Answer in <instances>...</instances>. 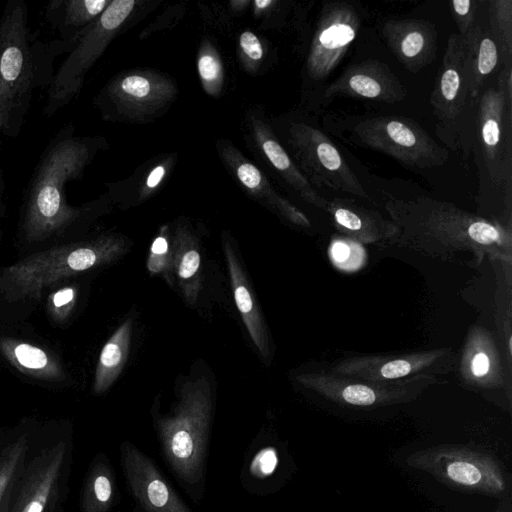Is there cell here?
<instances>
[{"instance_id": "44dd1931", "label": "cell", "mask_w": 512, "mask_h": 512, "mask_svg": "<svg viewBox=\"0 0 512 512\" xmlns=\"http://www.w3.org/2000/svg\"><path fill=\"white\" fill-rule=\"evenodd\" d=\"M71 279L50 287L43 295L48 319L62 328L71 323L80 303V284Z\"/></svg>"}, {"instance_id": "9a60e30c", "label": "cell", "mask_w": 512, "mask_h": 512, "mask_svg": "<svg viewBox=\"0 0 512 512\" xmlns=\"http://www.w3.org/2000/svg\"><path fill=\"white\" fill-rule=\"evenodd\" d=\"M382 35L397 60L413 73L434 59L437 31L429 21L391 19L382 25Z\"/></svg>"}, {"instance_id": "277c9868", "label": "cell", "mask_w": 512, "mask_h": 512, "mask_svg": "<svg viewBox=\"0 0 512 512\" xmlns=\"http://www.w3.org/2000/svg\"><path fill=\"white\" fill-rule=\"evenodd\" d=\"M205 378L184 383L171 414L157 419L164 457L176 476L187 484L203 477L212 418V397Z\"/></svg>"}, {"instance_id": "603a6c76", "label": "cell", "mask_w": 512, "mask_h": 512, "mask_svg": "<svg viewBox=\"0 0 512 512\" xmlns=\"http://www.w3.org/2000/svg\"><path fill=\"white\" fill-rule=\"evenodd\" d=\"M27 436L23 435L8 445L0 455V506L4 497L13 489L21 472L28 448Z\"/></svg>"}, {"instance_id": "d6986e66", "label": "cell", "mask_w": 512, "mask_h": 512, "mask_svg": "<svg viewBox=\"0 0 512 512\" xmlns=\"http://www.w3.org/2000/svg\"><path fill=\"white\" fill-rule=\"evenodd\" d=\"M173 271L185 300L196 303L202 287L201 255L196 240L184 230L173 241Z\"/></svg>"}, {"instance_id": "7a4b0ae2", "label": "cell", "mask_w": 512, "mask_h": 512, "mask_svg": "<svg viewBox=\"0 0 512 512\" xmlns=\"http://www.w3.org/2000/svg\"><path fill=\"white\" fill-rule=\"evenodd\" d=\"M24 0L6 2L0 18V136L16 138L27 119L34 90L49 85L57 47L33 41Z\"/></svg>"}, {"instance_id": "836d02e7", "label": "cell", "mask_w": 512, "mask_h": 512, "mask_svg": "<svg viewBox=\"0 0 512 512\" xmlns=\"http://www.w3.org/2000/svg\"><path fill=\"white\" fill-rule=\"evenodd\" d=\"M505 97L507 103L512 106V63L511 58H506L504 66L498 76L496 87Z\"/></svg>"}, {"instance_id": "4316f807", "label": "cell", "mask_w": 512, "mask_h": 512, "mask_svg": "<svg viewBox=\"0 0 512 512\" xmlns=\"http://www.w3.org/2000/svg\"><path fill=\"white\" fill-rule=\"evenodd\" d=\"M477 4L475 0H454L450 3L452 16L459 30L458 35L462 40H465L478 24Z\"/></svg>"}, {"instance_id": "ac0fdd59", "label": "cell", "mask_w": 512, "mask_h": 512, "mask_svg": "<svg viewBox=\"0 0 512 512\" xmlns=\"http://www.w3.org/2000/svg\"><path fill=\"white\" fill-rule=\"evenodd\" d=\"M466 46L467 97L476 100L499 63L500 48L489 27L477 24L463 40Z\"/></svg>"}, {"instance_id": "7c38bea8", "label": "cell", "mask_w": 512, "mask_h": 512, "mask_svg": "<svg viewBox=\"0 0 512 512\" xmlns=\"http://www.w3.org/2000/svg\"><path fill=\"white\" fill-rule=\"evenodd\" d=\"M336 96L370 99L393 104L406 97V90L393 71L376 59L349 66L324 90V98Z\"/></svg>"}, {"instance_id": "b9f144b4", "label": "cell", "mask_w": 512, "mask_h": 512, "mask_svg": "<svg viewBox=\"0 0 512 512\" xmlns=\"http://www.w3.org/2000/svg\"><path fill=\"white\" fill-rule=\"evenodd\" d=\"M6 204H5V180L3 169L0 165V237H1V225L5 215Z\"/></svg>"}, {"instance_id": "2e32d148", "label": "cell", "mask_w": 512, "mask_h": 512, "mask_svg": "<svg viewBox=\"0 0 512 512\" xmlns=\"http://www.w3.org/2000/svg\"><path fill=\"white\" fill-rule=\"evenodd\" d=\"M110 4L107 0H52L45 8L50 28L71 50L91 22Z\"/></svg>"}, {"instance_id": "74e56055", "label": "cell", "mask_w": 512, "mask_h": 512, "mask_svg": "<svg viewBox=\"0 0 512 512\" xmlns=\"http://www.w3.org/2000/svg\"><path fill=\"white\" fill-rule=\"evenodd\" d=\"M198 70L203 79L210 81L218 76L220 67L215 58L210 55H205L198 61Z\"/></svg>"}, {"instance_id": "d590c367", "label": "cell", "mask_w": 512, "mask_h": 512, "mask_svg": "<svg viewBox=\"0 0 512 512\" xmlns=\"http://www.w3.org/2000/svg\"><path fill=\"white\" fill-rule=\"evenodd\" d=\"M240 45L243 51L254 60H259L263 55L262 46L258 38L252 32H244L240 37Z\"/></svg>"}, {"instance_id": "8fae6325", "label": "cell", "mask_w": 512, "mask_h": 512, "mask_svg": "<svg viewBox=\"0 0 512 512\" xmlns=\"http://www.w3.org/2000/svg\"><path fill=\"white\" fill-rule=\"evenodd\" d=\"M65 457L62 441L36 455L16 479L19 489L9 512H44L59 488Z\"/></svg>"}, {"instance_id": "8992f818", "label": "cell", "mask_w": 512, "mask_h": 512, "mask_svg": "<svg viewBox=\"0 0 512 512\" xmlns=\"http://www.w3.org/2000/svg\"><path fill=\"white\" fill-rule=\"evenodd\" d=\"M412 465L458 487L489 495L505 491L506 483L491 457L463 448H437L418 454Z\"/></svg>"}, {"instance_id": "83f0119b", "label": "cell", "mask_w": 512, "mask_h": 512, "mask_svg": "<svg viewBox=\"0 0 512 512\" xmlns=\"http://www.w3.org/2000/svg\"><path fill=\"white\" fill-rule=\"evenodd\" d=\"M134 6L133 0L112 1L99 16L101 25L107 30L113 31L127 18Z\"/></svg>"}, {"instance_id": "ee69618b", "label": "cell", "mask_w": 512, "mask_h": 512, "mask_svg": "<svg viewBox=\"0 0 512 512\" xmlns=\"http://www.w3.org/2000/svg\"><path fill=\"white\" fill-rule=\"evenodd\" d=\"M271 3H272V1H270V0H257V1H255V4L259 8H265V7L269 6Z\"/></svg>"}, {"instance_id": "9c48e42d", "label": "cell", "mask_w": 512, "mask_h": 512, "mask_svg": "<svg viewBox=\"0 0 512 512\" xmlns=\"http://www.w3.org/2000/svg\"><path fill=\"white\" fill-rule=\"evenodd\" d=\"M297 144L316 185L368 198L357 175L325 133L303 126L298 129Z\"/></svg>"}, {"instance_id": "60d3db41", "label": "cell", "mask_w": 512, "mask_h": 512, "mask_svg": "<svg viewBox=\"0 0 512 512\" xmlns=\"http://www.w3.org/2000/svg\"><path fill=\"white\" fill-rule=\"evenodd\" d=\"M165 174V169L162 166L154 168L149 174L146 184L149 188H154L158 185Z\"/></svg>"}, {"instance_id": "f546056e", "label": "cell", "mask_w": 512, "mask_h": 512, "mask_svg": "<svg viewBox=\"0 0 512 512\" xmlns=\"http://www.w3.org/2000/svg\"><path fill=\"white\" fill-rule=\"evenodd\" d=\"M467 235L480 244H491L498 242L501 238V233L496 226L479 218L469 225Z\"/></svg>"}, {"instance_id": "1f68e13d", "label": "cell", "mask_w": 512, "mask_h": 512, "mask_svg": "<svg viewBox=\"0 0 512 512\" xmlns=\"http://www.w3.org/2000/svg\"><path fill=\"white\" fill-rule=\"evenodd\" d=\"M263 150L271 163L281 171H293L292 163L284 149L274 140H266Z\"/></svg>"}, {"instance_id": "f35d334b", "label": "cell", "mask_w": 512, "mask_h": 512, "mask_svg": "<svg viewBox=\"0 0 512 512\" xmlns=\"http://www.w3.org/2000/svg\"><path fill=\"white\" fill-rule=\"evenodd\" d=\"M490 367L489 358L484 353H478L472 360V372L475 376L485 375Z\"/></svg>"}, {"instance_id": "7bdbcfd3", "label": "cell", "mask_w": 512, "mask_h": 512, "mask_svg": "<svg viewBox=\"0 0 512 512\" xmlns=\"http://www.w3.org/2000/svg\"><path fill=\"white\" fill-rule=\"evenodd\" d=\"M12 490L4 497V499L1 503V506H0V512H9Z\"/></svg>"}, {"instance_id": "e575fe53", "label": "cell", "mask_w": 512, "mask_h": 512, "mask_svg": "<svg viewBox=\"0 0 512 512\" xmlns=\"http://www.w3.org/2000/svg\"><path fill=\"white\" fill-rule=\"evenodd\" d=\"M411 370L412 365L409 361L393 360L381 367L380 374L386 379H396L407 375Z\"/></svg>"}, {"instance_id": "ba28073f", "label": "cell", "mask_w": 512, "mask_h": 512, "mask_svg": "<svg viewBox=\"0 0 512 512\" xmlns=\"http://www.w3.org/2000/svg\"><path fill=\"white\" fill-rule=\"evenodd\" d=\"M511 109L497 88L480 96L477 126L486 170L495 185L509 183L512 175Z\"/></svg>"}, {"instance_id": "e0dca14e", "label": "cell", "mask_w": 512, "mask_h": 512, "mask_svg": "<svg viewBox=\"0 0 512 512\" xmlns=\"http://www.w3.org/2000/svg\"><path fill=\"white\" fill-rule=\"evenodd\" d=\"M224 254L238 311L254 345L262 357L267 359L269 345L264 320L246 274L229 242L224 244Z\"/></svg>"}, {"instance_id": "52a82bcc", "label": "cell", "mask_w": 512, "mask_h": 512, "mask_svg": "<svg viewBox=\"0 0 512 512\" xmlns=\"http://www.w3.org/2000/svg\"><path fill=\"white\" fill-rule=\"evenodd\" d=\"M361 26V16L350 3L324 4L307 59L308 74L325 81L344 58Z\"/></svg>"}, {"instance_id": "4fadbf2b", "label": "cell", "mask_w": 512, "mask_h": 512, "mask_svg": "<svg viewBox=\"0 0 512 512\" xmlns=\"http://www.w3.org/2000/svg\"><path fill=\"white\" fill-rule=\"evenodd\" d=\"M466 99V46L458 33H453L447 41L430 103L438 121L449 127L459 119Z\"/></svg>"}, {"instance_id": "7402d4cb", "label": "cell", "mask_w": 512, "mask_h": 512, "mask_svg": "<svg viewBox=\"0 0 512 512\" xmlns=\"http://www.w3.org/2000/svg\"><path fill=\"white\" fill-rule=\"evenodd\" d=\"M113 496V484L108 466L98 463L92 467L82 494L83 512H108Z\"/></svg>"}, {"instance_id": "cb8c5ba5", "label": "cell", "mask_w": 512, "mask_h": 512, "mask_svg": "<svg viewBox=\"0 0 512 512\" xmlns=\"http://www.w3.org/2000/svg\"><path fill=\"white\" fill-rule=\"evenodd\" d=\"M489 29L499 48L511 58L512 54V1H489L488 9Z\"/></svg>"}, {"instance_id": "4dcf8cb0", "label": "cell", "mask_w": 512, "mask_h": 512, "mask_svg": "<svg viewBox=\"0 0 512 512\" xmlns=\"http://www.w3.org/2000/svg\"><path fill=\"white\" fill-rule=\"evenodd\" d=\"M342 398L349 404L356 406H369L376 402L377 394L365 385L353 384L346 386L342 391Z\"/></svg>"}, {"instance_id": "5b68a950", "label": "cell", "mask_w": 512, "mask_h": 512, "mask_svg": "<svg viewBox=\"0 0 512 512\" xmlns=\"http://www.w3.org/2000/svg\"><path fill=\"white\" fill-rule=\"evenodd\" d=\"M347 130L355 143L389 155L409 167L434 168L449 159L448 150L409 118H362L353 122Z\"/></svg>"}, {"instance_id": "6da1fadb", "label": "cell", "mask_w": 512, "mask_h": 512, "mask_svg": "<svg viewBox=\"0 0 512 512\" xmlns=\"http://www.w3.org/2000/svg\"><path fill=\"white\" fill-rule=\"evenodd\" d=\"M93 152L94 144L76 136L72 123L48 141L23 192L17 228L20 248L33 253L77 240L91 209L70 205L66 186L81 177Z\"/></svg>"}, {"instance_id": "d4e9b609", "label": "cell", "mask_w": 512, "mask_h": 512, "mask_svg": "<svg viewBox=\"0 0 512 512\" xmlns=\"http://www.w3.org/2000/svg\"><path fill=\"white\" fill-rule=\"evenodd\" d=\"M147 269L152 275H161L169 285L174 283L173 244L166 228L153 240L147 258Z\"/></svg>"}, {"instance_id": "3957f363", "label": "cell", "mask_w": 512, "mask_h": 512, "mask_svg": "<svg viewBox=\"0 0 512 512\" xmlns=\"http://www.w3.org/2000/svg\"><path fill=\"white\" fill-rule=\"evenodd\" d=\"M125 251L121 239L100 236L26 254L0 269V297L8 303L41 299L50 287L110 264Z\"/></svg>"}, {"instance_id": "ab89813d", "label": "cell", "mask_w": 512, "mask_h": 512, "mask_svg": "<svg viewBox=\"0 0 512 512\" xmlns=\"http://www.w3.org/2000/svg\"><path fill=\"white\" fill-rule=\"evenodd\" d=\"M332 255L336 261L342 262L350 255V249L345 243H335L332 247Z\"/></svg>"}, {"instance_id": "8d00e7d4", "label": "cell", "mask_w": 512, "mask_h": 512, "mask_svg": "<svg viewBox=\"0 0 512 512\" xmlns=\"http://www.w3.org/2000/svg\"><path fill=\"white\" fill-rule=\"evenodd\" d=\"M238 178L248 188L254 189L261 182V175L258 169L252 164H242L237 171Z\"/></svg>"}, {"instance_id": "484cf974", "label": "cell", "mask_w": 512, "mask_h": 512, "mask_svg": "<svg viewBox=\"0 0 512 512\" xmlns=\"http://www.w3.org/2000/svg\"><path fill=\"white\" fill-rule=\"evenodd\" d=\"M326 208L331 212L336 223L352 232L373 230L377 226L374 217L360 208L347 205L346 201L335 200L327 203Z\"/></svg>"}, {"instance_id": "d6a6232c", "label": "cell", "mask_w": 512, "mask_h": 512, "mask_svg": "<svg viewBox=\"0 0 512 512\" xmlns=\"http://www.w3.org/2000/svg\"><path fill=\"white\" fill-rule=\"evenodd\" d=\"M121 89L126 94L137 98L145 97L150 91V84L147 79L133 75L123 79Z\"/></svg>"}, {"instance_id": "ffe728a7", "label": "cell", "mask_w": 512, "mask_h": 512, "mask_svg": "<svg viewBox=\"0 0 512 512\" xmlns=\"http://www.w3.org/2000/svg\"><path fill=\"white\" fill-rule=\"evenodd\" d=\"M132 319L124 321L106 341L99 354L95 370L93 390L106 392L122 372L130 349Z\"/></svg>"}, {"instance_id": "5bb4252c", "label": "cell", "mask_w": 512, "mask_h": 512, "mask_svg": "<svg viewBox=\"0 0 512 512\" xmlns=\"http://www.w3.org/2000/svg\"><path fill=\"white\" fill-rule=\"evenodd\" d=\"M0 356L17 372L40 384L57 386L68 381V370L62 359L35 341L1 335Z\"/></svg>"}, {"instance_id": "30bf717a", "label": "cell", "mask_w": 512, "mask_h": 512, "mask_svg": "<svg viewBox=\"0 0 512 512\" xmlns=\"http://www.w3.org/2000/svg\"><path fill=\"white\" fill-rule=\"evenodd\" d=\"M120 450L130 490L145 512H191L146 455L130 443Z\"/></svg>"}, {"instance_id": "f1b7e54d", "label": "cell", "mask_w": 512, "mask_h": 512, "mask_svg": "<svg viewBox=\"0 0 512 512\" xmlns=\"http://www.w3.org/2000/svg\"><path fill=\"white\" fill-rule=\"evenodd\" d=\"M278 463L277 453L274 448L266 447L261 449L253 458L250 470L258 477L264 478L273 473Z\"/></svg>"}]
</instances>
